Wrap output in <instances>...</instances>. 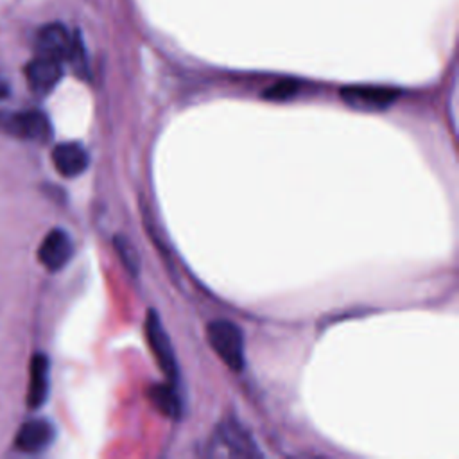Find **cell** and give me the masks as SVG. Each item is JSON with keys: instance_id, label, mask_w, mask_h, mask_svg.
<instances>
[{"instance_id": "8992f818", "label": "cell", "mask_w": 459, "mask_h": 459, "mask_svg": "<svg viewBox=\"0 0 459 459\" xmlns=\"http://www.w3.org/2000/svg\"><path fill=\"white\" fill-rule=\"evenodd\" d=\"M341 97L353 108L382 109L398 97V91L384 86H346L341 90Z\"/></svg>"}, {"instance_id": "7c38bea8", "label": "cell", "mask_w": 459, "mask_h": 459, "mask_svg": "<svg viewBox=\"0 0 459 459\" xmlns=\"http://www.w3.org/2000/svg\"><path fill=\"white\" fill-rule=\"evenodd\" d=\"M149 400L152 405L170 418H178L181 414V400L174 389V385L154 384L149 389Z\"/></svg>"}, {"instance_id": "8fae6325", "label": "cell", "mask_w": 459, "mask_h": 459, "mask_svg": "<svg viewBox=\"0 0 459 459\" xmlns=\"http://www.w3.org/2000/svg\"><path fill=\"white\" fill-rule=\"evenodd\" d=\"M47 396H48V359L45 353H36L30 360L27 405L30 409H38L45 403Z\"/></svg>"}, {"instance_id": "ba28073f", "label": "cell", "mask_w": 459, "mask_h": 459, "mask_svg": "<svg viewBox=\"0 0 459 459\" xmlns=\"http://www.w3.org/2000/svg\"><path fill=\"white\" fill-rule=\"evenodd\" d=\"M54 434V427L47 420H29L20 427L14 437V446L22 452L36 454L52 443Z\"/></svg>"}, {"instance_id": "2e32d148", "label": "cell", "mask_w": 459, "mask_h": 459, "mask_svg": "<svg viewBox=\"0 0 459 459\" xmlns=\"http://www.w3.org/2000/svg\"><path fill=\"white\" fill-rule=\"evenodd\" d=\"M7 95H9V86L4 81H0V100L5 99Z\"/></svg>"}, {"instance_id": "9c48e42d", "label": "cell", "mask_w": 459, "mask_h": 459, "mask_svg": "<svg viewBox=\"0 0 459 459\" xmlns=\"http://www.w3.org/2000/svg\"><path fill=\"white\" fill-rule=\"evenodd\" d=\"M217 443L224 446L226 454L237 457H256L260 455L251 436L235 421H226L217 429Z\"/></svg>"}, {"instance_id": "277c9868", "label": "cell", "mask_w": 459, "mask_h": 459, "mask_svg": "<svg viewBox=\"0 0 459 459\" xmlns=\"http://www.w3.org/2000/svg\"><path fill=\"white\" fill-rule=\"evenodd\" d=\"M74 244L70 235L61 228H54L41 240L38 249V260L45 269L59 271L70 262Z\"/></svg>"}, {"instance_id": "5b68a950", "label": "cell", "mask_w": 459, "mask_h": 459, "mask_svg": "<svg viewBox=\"0 0 459 459\" xmlns=\"http://www.w3.org/2000/svg\"><path fill=\"white\" fill-rule=\"evenodd\" d=\"M61 75H63V61H57L54 57L38 54L25 66L27 84L38 95H45L52 91L54 86L59 82Z\"/></svg>"}, {"instance_id": "9a60e30c", "label": "cell", "mask_w": 459, "mask_h": 459, "mask_svg": "<svg viewBox=\"0 0 459 459\" xmlns=\"http://www.w3.org/2000/svg\"><path fill=\"white\" fill-rule=\"evenodd\" d=\"M115 247L118 251V256L122 258V262L126 264V267L131 271V273H136L138 271V256L131 246V242L124 240L122 237H117L115 238Z\"/></svg>"}, {"instance_id": "30bf717a", "label": "cell", "mask_w": 459, "mask_h": 459, "mask_svg": "<svg viewBox=\"0 0 459 459\" xmlns=\"http://www.w3.org/2000/svg\"><path fill=\"white\" fill-rule=\"evenodd\" d=\"M88 152L75 142H65L54 147L52 163L56 170L65 178H75L88 167Z\"/></svg>"}, {"instance_id": "7a4b0ae2", "label": "cell", "mask_w": 459, "mask_h": 459, "mask_svg": "<svg viewBox=\"0 0 459 459\" xmlns=\"http://www.w3.org/2000/svg\"><path fill=\"white\" fill-rule=\"evenodd\" d=\"M0 129L11 136L32 142H47L52 136V126L39 109L0 111Z\"/></svg>"}, {"instance_id": "6da1fadb", "label": "cell", "mask_w": 459, "mask_h": 459, "mask_svg": "<svg viewBox=\"0 0 459 459\" xmlns=\"http://www.w3.org/2000/svg\"><path fill=\"white\" fill-rule=\"evenodd\" d=\"M206 337L212 350L228 368L233 371L244 368V335L235 323L228 319H213L206 326Z\"/></svg>"}, {"instance_id": "5bb4252c", "label": "cell", "mask_w": 459, "mask_h": 459, "mask_svg": "<svg viewBox=\"0 0 459 459\" xmlns=\"http://www.w3.org/2000/svg\"><path fill=\"white\" fill-rule=\"evenodd\" d=\"M66 61L72 65L74 72L81 77L86 75L88 72V66H86V54H84V47H82V41L79 36H74L72 39V48H70V54L66 57Z\"/></svg>"}, {"instance_id": "52a82bcc", "label": "cell", "mask_w": 459, "mask_h": 459, "mask_svg": "<svg viewBox=\"0 0 459 459\" xmlns=\"http://www.w3.org/2000/svg\"><path fill=\"white\" fill-rule=\"evenodd\" d=\"M74 36L61 23H48L39 29L36 36V50L39 56L54 57L57 61H66L72 48Z\"/></svg>"}, {"instance_id": "4fadbf2b", "label": "cell", "mask_w": 459, "mask_h": 459, "mask_svg": "<svg viewBox=\"0 0 459 459\" xmlns=\"http://www.w3.org/2000/svg\"><path fill=\"white\" fill-rule=\"evenodd\" d=\"M298 90H299V82L298 81H294V79H281V81L274 82L273 86H269L264 91V97L271 99V100H287V99L294 97Z\"/></svg>"}, {"instance_id": "3957f363", "label": "cell", "mask_w": 459, "mask_h": 459, "mask_svg": "<svg viewBox=\"0 0 459 459\" xmlns=\"http://www.w3.org/2000/svg\"><path fill=\"white\" fill-rule=\"evenodd\" d=\"M145 333H147V341L156 357L158 366L163 369L167 378L176 380L178 378V362H176L174 348H172L170 339L161 325L160 316L154 310H149V314H147Z\"/></svg>"}]
</instances>
